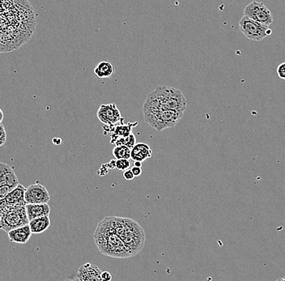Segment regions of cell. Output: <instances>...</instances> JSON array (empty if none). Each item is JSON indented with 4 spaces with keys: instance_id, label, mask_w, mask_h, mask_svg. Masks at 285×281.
I'll return each instance as SVG.
<instances>
[{
    "instance_id": "cell-17",
    "label": "cell",
    "mask_w": 285,
    "mask_h": 281,
    "mask_svg": "<svg viewBox=\"0 0 285 281\" xmlns=\"http://www.w3.org/2000/svg\"><path fill=\"white\" fill-rule=\"evenodd\" d=\"M138 124V123H135L134 124H119L115 125V127L113 130L112 134H111V143L112 145H115L117 139L122 137H127L131 135V131L134 126L133 125Z\"/></svg>"
},
{
    "instance_id": "cell-24",
    "label": "cell",
    "mask_w": 285,
    "mask_h": 281,
    "mask_svg": "<svg viewBox=\"0 0 285 281\" xmlns=\"http://www.w3.org/2000/svg\"><path fill=\"white\" fill-rule=\"evenodd\" d=\"M276 73H277L278 77H279V79L284 80L285 81V62L280 63V64L278 66Z\"/></svg>"
},
{
    "instance_id": "cell-11",
    "label": "cell",
    "mask_w": 285,
    "mask_h": 281,
    "mask_svg": "<svg viewBox=\"0 0 285 281\" xmlns=\"http://www.w3.org/2000/svg\"><path fill=\"white\" fill-rule=\"evenodd\" d=\"M102 271L93 263H87L81 266L77 274V279L80 281H102Z\"/></svg>"
},
{
    "instance_id": "cell-6",
    "label": "cell",
    "mask_w": 285,
    "mask_h": 281,
    "mask_svg": "<svg viewBox=\"0 0 285 281\" xmlns=\"http://www.w3.org/2000/svg\"><path fill=\"white\" fill-rule=\"evenodd\" d=\"M239 29L245 38L255 42H260L271 33L269 26L257 22L245 16L240 20Z\"/></svg>"
},
{
    "instance_id": "cell-3",
    "label": "cell",
    "mask_w": 285,
    "mask_h": 281,
    "mask_svg": "<svg viewBox=\"0 0 285 281\" xmlns=\"http://www.w3.org/2000/svg\"><path fill=\"white\" fill-rule=\"evenodd\" d=\"M113 228L123 240L131 256L140 252L145 247V233L138 222L124 217H108Z\"/></svg>"
},
{
    "instance_id": "cell-18",
    "label": "cell",
    "mask_w": 285,
    "mask_h": 281,
    "mask_svg": "<svg viewBox=\"0 0 285 281\" xmlns=\"http://www.w3.org/2000/svg\"><path fill=\"white\" fill-rule=\"evenodd\" d=\"M94 74L97 78H108L114 74V66L111 62L102 61L96 65L94 69Z\"/></svg>"
},
{
    "instance_id": "cell-7",
    "label": "cell",
    "mask_w": 285,
    "mask_h": 281,
    "mask_svg": "<svg viewBox=\"0 0 285 281\" xmlns=\"http://www.w3.org/2000/svg\"><path fill=\"white\" fill-rule=\"evenodd\" d=\"M244 16L267 26L273 23V16L271 11L263 3L254 1L248 4L244 10Z\"/></svg>"
},
{
    "instance_id": "cell-10",
    "label": "cell",
    "mask_w": 285,
    "mask_h": 281,
    "mask_svg": "<svg viewBox=\"0 0 285 281\" xmlns=\"http://www.w3.org/2000/svg\"><path fill=\"white\" fill-rule=\"evenodd\" d=\"M26 188L21 184L11 191L8 195L0 200V206H8V207H16V206H24L26 205L24 199Z\"/></svg>"
},
{
    "instance_id": "cell-13",
    "label": "cell",
    "mask_w": 285,
    "mask_h": 281,
    "mask_svg": "<svg viewBox=\"0 0 285 281\" xmlns=\"http://www.w3.org/2000/svg\"><path fill=\"white\" fill-rule=\"evenodd\" d=\"M32 233L29 225H24L8 232V238L11 242L18 243V244H25L28 242Z\"/></svg>"
},
{
    "instance_id": "cell-30",
    "label": "cell",
    "mask_w": 285,
    "mask_h": 281,
    "mask_svg": "<svg viewBox=\"0 0 285 281\" xmlns=\"http://www.w3.org/2000/svg\"><path fill=\"white\" fill-rule=\"evenodd\" d=\"M0 115H1V118H0V123H2L3 120H4V113H3L2 110L0 111Z\"/></svg>"
},
{
    "instance_id": "cell-16",
    "label": "cell",
    "mask_w": 285,
    "mask_h": 281,
    "mask_svg": "<svg viewBox=\"0 0 285 281\" xmlns=\"http://www.w3.org/2000/svg\"><path fill=\"white\" fill-rule=\"evenodd\" d=\"M50 216H44V217H38L35 219L29 221V226L32 233L38 234L43 232L47 231L50 226Z\"/></svg>"
},
{
    "instance_id": "cell-20",
    "label": "cell",
    "mask_w": 285,
    "mask_h": 281,
    "mask_svg": "<svg viewBox=\"0 0 285 281\" xmlns=\"http://www.w3.org/2000/svg\"><path fill=\"white\" fill-rule=\"evenodd\" d=\"M135 144V136L133 133H131V135L127 137H122L117 139L116 142L115 143V146H120V145H126L130 149H132Z\"/></svg>"
},
{
    "instance_id": "cell-4",
    "label": "cell",
    "mask_w": 285,
    "mask_h": 281,
    "mask_svg": "<svg viewBox=\"0 0 285 281\" xmlns=\"http://www.w3.org/2000/svg\"><path fill=\"white\" fill-rule=\"evenodd\" d=\"M184 115L183 111L173 110H159L153 112L144 113L145 121L157 132L173 127L179 123Z\"/></svg>"
},
{
    "instance_id": "cell-14",
    "label": "cell",
    "mask_w": 285,
    "mask_h": 281,
    "mask_svg": "<svg viewBox=\"0 0 285 281\" xmlns=\"http://www.w3.org/2000/svg\"><path fill=\"white\" fill-rule=\"evenodd\" d=\"M25 207L29 221L38 217L50 216V207L48 203H27Z\"/></svg>"
},
{
    "instance_id": "cell-1",
    "label": "cell",
    "mask_w": 285,
    "mask_h": 281,
    "mask_svg": "<svg viewBox=\"0 0 285 281\" xmlns=\"http://www.w3.org/2000/svg\"><path fill=\"white\" fill-rule=\"evenodd\" d=\"M187 99L181 91L168 86H158L147 96L142 113L153 112L159 110H173L185 111Z\"/></svg>"
},
{
    "instance_id": "cell-8",
    "label": "cell",
    "mask_w": 285,
    "mask_h": 281,
    "mask_svg": "<svg viewBox=\"0 0 285 281\" xmlns=\"http://www.w3.org/2000/svg\"><path fill=\"white\" fill-rule=\"evenodd\" d=\"M96 116L103 124L109 126H115L123 121L120 111L117 107L116 104L114 103L101 104L97 111Z\"/></svg>"
},
{
    "instance_id": "cell-25",
    "label": "cell",
    "mask_w": 285,
    "mask_h": 281,
    "mask_svg": "<svg viewBox=\"0 0 285 281\" xmlns=\"http://www.w3.org/2000/svg\"><path fill=\"white\" fill-rule=\"evenodd\" d=\"M123 178L127 181H130V180H132L134 178H135V175L133 173L132 170L131 169H127L123 172Z\"/></svg>"
},
{
    "instance_id": "cell-5",
    "label": "cell",
    "mask_w": 285,
    "mask_h": 281,
    "mask_svg": "<svg viewBox=\"0 0 285 281\" xmlns=\"http://www.w3.org/2000/svg\"><path fill=\"white\" fill-rule=\"evenodd\" d=\"M0 225L3 230L7 233L12 229L29 224L25 205L16 207L0 206Z\"/></svg>"
},
{
    "instance_id": "cell-15",
    "label": "cell",
    "mask_w": 285,
    "mask_h": 281,
    "mask_svg": "<svg viewBox=\"0 0 285 281\" xmlns=\"http://www.w3.org/2000/svg\"><path fill=\"white\" fill-rule=\"evenodd\" d=\"M153 156V150L151 147L145 143L136 144L135 147L131 149V160L133 161H144L147 159L150 158Z\"/></svg>"
},
{
    "instance_id": "cell-28",
    "label": "cell",
    "mask_w": 285,
    "mask_h": 281,
    "mask_svg": "<svg viewBox=\"0 0 285 281\" xmlns=\"http://www.w3.org/2000/svg\"><path fill=\"white\" fill-rule=\"evenodd\" d=\"M62 143V139L61 138H54L53 139V144L54 145H60Z\"/></svg>"
},
{
    "instance_id": "cell-2",
    "label": "cell",
    "mask_w": 285,
    "mask_h": 281,
    "mask_svg": "<svg viewBox=\"0 0 285 281\" xmlns=\"http://www.w3.org/2000/svg\"><path fill=\"white\" fill-rule=\"evenodd\" d=\"M96 247L102 255L119 259L131 257L123 240L115 232L109 217L100 221L94 233Z\"/></svg>"
},
{
    "instance_id": "cell-31",
    "label": "cell",
    "mask_w": 285,
    "mask_h": 281,
    "mask_svg": "<svg viewBox=\"0 0 285 281\" xmlns=\"http://www.w3.org/2000/svg\"><path fill=\"white\" fill-rule=\"evenodd\" d=\"M279 280H285V277L282 278V279H279Z\"/></svg>"
},
{
    "instance_id": "cell-29",
    "label": "cell",
    "mask_w": 285,
    "mask_h": 281,
    "mask_svg": "<svg viewBox=\"0 0 285 281\" xmlns=\"http://www.w3.org/2000/svg\"><path fill=\"white\" fill-rule=\"evenodd\" d=\"M142 161H134V166L142 167Z\"/></svg>"
},
{
    "instance_id": "cell-27",
    "label": "cell",
    "mask_w": 285,
    "mask_h": 281,
    "mask_svg": "<svg viewBox=\"0 0 285 281\" xmlns=\"http://www.w3.org/2000/svg\"><path fill=\"white\" fill-rule=\"evenodd\" d=\"M101 278H102V281H110L112 279V275L108 271H104L101 274Z\"/></svg>"
},
{
    "instance_id": "cell-21",
    "label": "cell",
    "mask_w": 285,
    "mask_h": 281,
    "mask_svg": "<svg viewBox=\"0 0 285 281\" xmlns=\"http://www.w3.org/2000/svg\"><path fill=\"white\" fill-rule=\"evenodd\" d=\"M131 166L130 159H116V169L119 171H125Z\"/></svg>"
},
{
    "instance_id": "cell-12",
    "label": "cell",
    "mask_w": 285,
    "mask_h": 281,
    "mask_svg": "<svg viewBox=\"0 0 285 281\" xmlns=\"http://www.w3.org/2000/svg\"><path fill=\"white\" fill-rule=\"evenodd\" d=\"M20 184L14 169L5 163H0V186H9L16 188Z\"/></svg>"
},
{
    "instance_id": "cell-26",
    "label": "cell",
    "mask_w": 285,
    "mask_h": 281,
    "mask_svg": "<svg viewBox=\"0 0 285 281\" xmlns=\"http://www.w3.org/2000/svg\"><path fill=\"white\" fill-rule=\"evenodd\" d=\"M131 170H132L133 173L135 175V177H139V176L142 174V170L141 167L134 166L131 169Z\"/></svg>"
},
{
    "instance_id": "cell-23",
    "label": "cell",
    "mask_w": 285,
    "mask_h": 281,
    "mask_svg": "<svg viewBox=\"0 0 285 281\" xmlns=\"http://www.w3.org/2000/svg\"><path fill=\"white\" fill-rule=\"evenodd\" d=\"M6 140L7 132L5 131L4 125L1 123V125H0V146H3L6 142Z\"/></svg>"
},
{
    "instance_id": "cell-22",
    "label": "cell",
    "mask_w": 285,
    "mask_h": 281,
    "mask_svg": "<svg viewBox=\"0 0 285 281\" xmlns=\"http://www.w3.org/2000/svg\"><path fill=\"white\" fill-rule=\"evenodd\" d=\"M15 188L9 186H0V199H4V197L8 195Z\"/></svg>"
},
{
    "instance_id": "cell-9",
    "label": "cell",
    "mask_w": 285,
    "mask_h": 281,
    "mask_svg": "<svg viewBox=\"0 0 285 281\" xmlns=\"http://www.w3.org/2000/svg\"><path fill=\"white\" fill-rule=\"evenodd\" d=\"M24 199L26 203H46L50 199L47 189L42 184H32L26 188Z\"/></svg>"
},
{
    "instance_id": "cell-19",
    "label": "cell",
    "mask_w": 285,
    "mask_h": 281,
    "mask_svg": "<svg viewBox=\"0 0 285 281\" xmlns=\"http://www.w3.org/2000/svg\"><path fill=\"white\" fill-rule=\"evenodd\" d=\"M113 156L115 159H130L131 157V149L126 145L115 146L113 149Z\"/></svg>"
}]
</instances>
